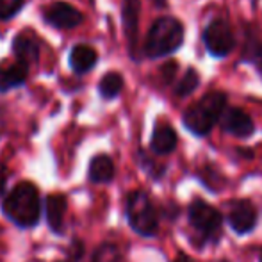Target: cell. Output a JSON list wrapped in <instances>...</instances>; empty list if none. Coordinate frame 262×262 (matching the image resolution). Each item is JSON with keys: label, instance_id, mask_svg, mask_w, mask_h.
<instances>
[{"label": "cell", "instance_id": "cell-3", "mask_svg": "<svg viewBox=\"0 0 262 262\" xmlns=\"http://www.w3.org/2000/svg\"><path fill=\"white\" fill-rule=\"evenodd\" d=\"M228 97L221 91H210L204 95L198 102L187 107L182 116V123L186 130H189L196 138H207L212 128L217 125Z\"/></svg>", "mask_w": 262, "mask_h": 262}, {"label": "cell", "instance_id": "cell-2", "mask_svg": "<svg viewBox=\"0 0 262 262\" xmlns=\"http://www.w3.org/2000/svg\"><path fill=\"white\" fill-rule=\"evenodd\" d=\"M2 212L20 228L36 227L41 220V198L34 184L20 182L6 194Z\"/></svg>", "mask_w": 262, "mask_h": 262}, {"label": "cell", "instance_id": "cell-27", "mask_svg": "<svg viewBox=\"0 0 262 262\" xmlns=\"http://www.w3.org/2000/svg\"><path fill=\"white\" fill-rule=\"evenodd\" d=\"M259 262H262V250H260V253H259Z\"/></svg>", "mask_w": 262, "mask_h": 262}, {"label": "cell", "instance_id": "cell-21", "mask_svg": "<svg viewBox=\"0 0 262 262\" xmlns=\"http://www.w3.org/2000/svg\"><path fill=\"white\" fill-rule=\"evenodd\" d=\"M139 162H141V168L152 177L154 180H159L162 179V175L166 173V168L161 164H156L152 159H148L145 156V152H139Z\"/></svg>", "mask_w": 262, "mask_h": 262}, {"label": "cell", "instance_id": "cell-13", "mask_svg": "<svg viewBox=\"0 0 262 262\" xmlns=\"http://www.w3.org/2000/svg\"><path fill=\"white\" fill-rule=\"evenodd\" d=\"M97 61H98L97 50L90 45H84V43L73 47V50L70 52V66H72L73 72L80 73V75L90 72L97 64Z\"/></svg>", "mask_w": 262, "mask_h": 262}, {"label": "cell", "instance_id": "cell-5", "mask_svg": "<svg viewBox=\"0 0 262 262\" xmlns=\"http://www.w3.org/2000/svg\"><path fill=\"white\" fill-rule=\"evenodd\" d=\"M125 217L128 227L141 237L152 239L159 234V214L146 191L134 189L127 194Z\"/></svg>", "mask_w": 262, "mask_h": 262}, {"label": "cell", "instance_id": "cell-1", "mask_svg": "<svg viewBox=\"0 0 262 262\" xmlns=\"http://www.w3.org/2000/svg\"><path fill=\"white\" fill-rule=\"evenodd\" d=\"M187 225L193 230L191 245L196 248L216 246L223 237V214L204 198H193L187 205Z\"/></svg>", "mask_w": 262, "mask_h": 262}, {"label": "cell", "instance_id": "cell-20", "mask_svg": "<svg viewBox=\"0 0 262 262\" xmlns=\"http://www.w3.org/2000/svg\"><path fill=\"white\" fill-rule=\"evenodd\" d=\"M120 260H121V253L118 250V246L113 245V243L100 245L93 252V257H91V262H120Z\"/></svg>", "mask_w": 262, "mask_h": 262}, {"label": "cell", "instance_id": "cell-4", "mask_svg": "<svg viewBox=\"0 0 262 262\" xmlns=\"http://www.w3.org/2000/svg\"><path fill=\"white\" fill-rule=\"evenodd\" d=\"M184 43V25L173 16H161L150 27L145 41V55L161 59L177 52Z\"/></svg>", "mask_w": 262, "mask_h": 262}, {"label": "cell", "instance_id": "cell-23", "mask_svg": "<svg viewBox=\"0 0 262 262\" xmlns=\"http://www.w3.org/2000/svg\"><path fill=\"white\" fill-rule=\"evenodd\" d=\"M175 70H177L175 62H166V66H162L161 72H162V79H164V82H171V79L175 77Z\"/></svg>", "mask_w": 262, "mask_h": 262}, {"label": "cell", "instance_id": "cell-26", "mask_svg": "<svg viewBox=\"0 0 262 262\" xmlns=\"http://www.w3.org/2000/svg\"><path fill=\"white\" fill-rule=\"evenodd\" d=\"M154 2H156V6L162 7V6H164V2H166V0H154Z\"/></svg>", "mask_w": 262, "mask_h": 262}, {"label": "cell", "instance_id": "cell-18", "mask_svg": "<svg viewBox=\"0 0 262 262\" xmlns=\"http://www.w3.org/2000/svg\"><path fill=\"white\" fill-rule=\"evenodd\" d=\"M243 61L253 64L259 73H262V41L255 36H250L246 38V43L243 47Z\"/></svg>", "mask_w": 262, "mask_h": 262}, {"label": "cell", "instance_id": "cell-10", "mask_svg": "<svg viewBox=\"0 0 262 262\" xmlns=\"http://www.w3.org/2000/svg\"><path fill=\"white\" fill-rule=\"evenodd\" d=\"M177 145H179V136H177L175 128L168 123H159L156 125L150 138V150L156 156H169L175 152Z\"/></svg>", "mask_w": 262, "mask_h": 262}, {"label": "cell", "instance_id": "cell-9", "mask_svg": "<svg viewBox=\"0 0 262 262\" xmlns=\"http://www.w3.org/2000/svg\"><path fill=\"white\" fill-rule=\"evenodd\" d=\"M45 20L55 29H73L82 24L84 16L77 7L68 2H54L45 9Z\"/></svg>", "mask_w": 262, "mask_h": 262}, {"label": "cell", "instance_id": "cell-11", "mask_svg": "<svg viewBox=\"0 0 262 262\" xmlns=\"http://www.w3.org/2000/svg\"><path fill=\"white\" fill-rule=\"evenodd\" d=\"M66 209H68V202H66L64 194H49L45 198V216L47 223H49L50 230L55 234H62L64 232V216Z\"/></svg>", "mask_w": 262, "mask_h": 262}, {"label": "cell", "instance_id": "cell-22", "mask_svg": "<svg viewBox=\"0 0 262 262\" xmlns=\"http://www.w3.org/2000/svg\"><path fill=\"white\" fill-rule=\"evenodd\" d=\"M24 6V0H0V20L13 18Z\"/></svg>", "mask_w": 262, "mask_h": 262}, {"label": "cell", "instance_id": "cell-19", "mask_svg": "<svg viewBox=\"0 0 262 262\" xmlns=\"http://www.w3.org/2000/svg\"><path fill=\"white\" fill-rule=\"evenodd\" d=\"M200 86V73L194 68H187V72L184 73V77L179 80L175 88V95L180 98L189 97L191 93H194V90Z\"/></svg>", "mask_w": 262, "mask_h": 262}, {"label": "cell", "instance_id": "cell-8", "mask_svg": "<svg viewBox=\"0 0 262 262\" xmlns=\"http://www.w3.org/2000/svg\"><path fill=\"white\" fill-rule=\"evenodd\" d=\"M217 123H220L221 130L225 134L234 136V138L239 139L250 138L255 132V123H253L252 116L246 111L239 109V107H225Z\"/></svg>", "mask_w": 262, "mask_h": 262}, {"label": "cell", "instance_id": "cell-17", "mask_svg": "<svg viewBox=\"0 0 262 262\" xmlns=\"http://www.w3.org/2000/svg\"><path fill=\"white\" fill-rule=\"evenodd\" d=\"M123 90V77L118 72H109L102 77L100 84H98V91L105 100H113Z\"/></svg>", "mask_w": 262, "mask_h": 262}, {"label": "cell", "instance_id": "cell-7", "mask_svg": "<svg viewBox=\"0 0 262 262\" xmlns=\"http://www.w3.org/2000/svg\"><path fill=\"white\" fill-rule=\"evenodd\" d=\"M202 39H204L205 50L212 57L217 59L227 57L235 47V36L227 20L210 21L207 27H205L204 34H202Z\"/></svg>", "mask_w": 262, "mask_h": 262}, {"label": "cell", "instance_id": "cell-24", "mask_svg": "<svg viewBox=\"0 0 262 262\" xmlns=\"http://www.w3.org/2000/svg\"><path fill=\"white\" fill-rule=\"evenodd\" d=\"M6 182H7V173H6V168H0V194L4 193V189H6Z\"/></svg>", "mask_w": 262, "mask_h": 262}, {"label": "cell", "instance_id": "cell-15", "mask_svg": "<svg viewBox=\"0 0 262 262\" xmlns=\"http://www.w3.org/2000/svg\"><path fill=\"white\" fill-rule=\"evenodd\" d=\"M90 180L93 184H109L116 175V168H114L113 159L105 154L102 156H95L90 162Z\"/></svg>", "mask_w": 262, "mask_h": 262}, {"label": "cell", "instance_id": "cell-25", "mask_svg": "<svg viewBox=\"0 0 262 262\" xmlns=\"http://www.w3.org/2000/svg\"><path fill=\"white\" fill-rule=\"evenodd\" d=\"M173 262H191V259L186 255V253H179V255L175 257V260H173Z\"/></svg>", "mask_w": 262, "mask_h": 262}, {"label": "cell", "instance_id": "cell-16", "mask_svg": "<svg viewBox=\"0 0 262 262\" xmlns=\"http://www.w3.org/2000/svg\"><path fill=\"white\" fill-rule=\"evenodd\" d=\"M13 52L18 61L25 62L27 66L38 62L39 59V47L34 38L29 34H20L13 39Z\"/></svg>", "mask_w": 262, "mask_h": 262}, {"label": "cell", "instance_id": "cell-12", "mask_svg": "<svg viewBox=\"0 0 262 262\" xmlns=\"http://www.w3.org/2000/svg\"><path fill=\"white\" fill-rule=\"evenodd\" d=\"M123 27L125 34L128 38V47H130L132 57L136 55V47H138V27H139V0H123Z\"/></svg>", "mask_w": 262, "mask_h": 262}, {"label": "cell", "instance_id": "cell-14", "mask_svg": "<svg viewBox=\"0 0 262 262\" xmlns=\"http://www.w3.org/2000/svg\"><path fill=\"white\" fill-rule=\"evenodd\" d=\"M29 66L21 61H16L9 66H0V91H9L18 88L27 80Z\"/></svg>", "mask_w": 262, "mask_h": 262}, {"label": "cell", "instance_id": "cell-6", "mask_svg": "<svg viewBox=\"0 0 262 262\" xmlns=\"http://www.w3.org/2000/svg\"><path fill=\"white\" fill-rule=\"evenodd\" d=\"M223 221L237 235L252 234L259 223V209L248 198H232L223 204Z\"/></svg>", "mask_w": 262, "mask_h": 262}, {"label": "cell", "instance_id": "cell-28", "mask_svg": "<svg viewBox=\"0 0 262 262\" xmlns=\"http://www.w3.org/2000/svg\"><path fill=\"white\" fill-rule=\"evenodd\" d=\"M220 262H228V260H220Z\"/></svg>", "mask_w": 262, "mask_h": 262}]
</instances>
